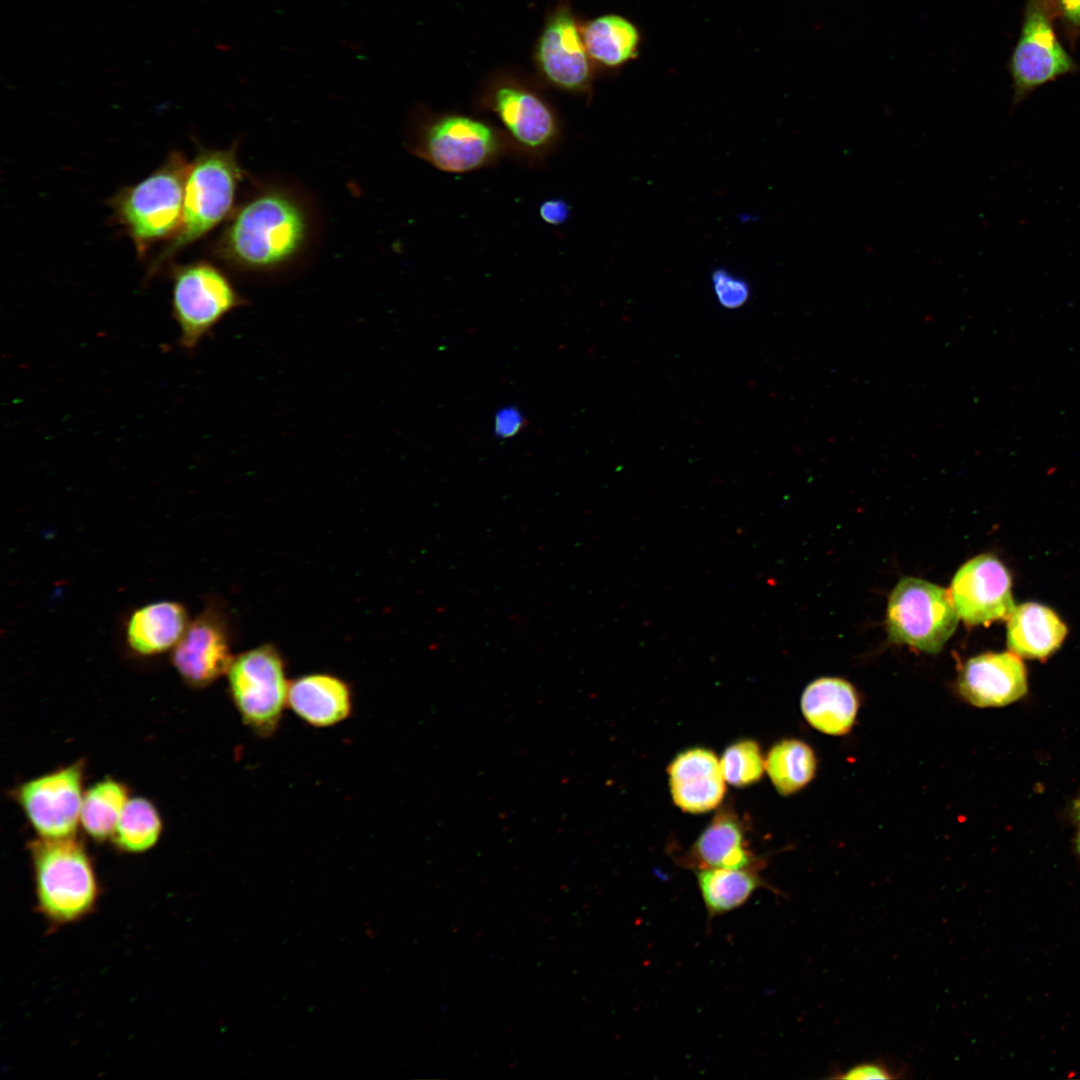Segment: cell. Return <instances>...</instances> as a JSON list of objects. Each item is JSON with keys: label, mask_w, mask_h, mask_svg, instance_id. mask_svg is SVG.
<instances>
[{"label": "cell", "mask_w": 1080, "mask_h": 1080, "mask_svg": "<svg viewBox=\"0 0 1080 1080\" xmlns=\"http://www.w3.org/2000/svg\"><path fill=\"white\" fill-rule=\"evenodd\" d=\"M1067 628L1050 608L1028 602L1015 606L1008 618L1007 644L1025 658L1044 659L1062 644Z\"/></svg>", "instance_id": "44dd1931"}, {"label": "cell", "mask_w": 1080, "mask_h": 1080, "mask_svg": "<svg viewBox=\"0 0 1080 1080\" xmlns=\"http://www.w3.org/2000/svg\"><path fill=\"white\" fill-rule=\"evenodd\" d=\"M243 177L236 145L226 150H199L186 176L180 227L150 263L146 280L159 273L178 252L230 217Z\"/></svg>", "instance_id": "7a4b0ae2"}, {"label": "cell", "mask_w": 1080, "mask_h": 1080, "mask_svg": "<svg viewBox=\"0 0 1080 1080\" xmlns=\"http://www.w3.org/2000/svg\"><path fill=\"white\" fill-rule=\"evenodd\" d=\"M1011 586L1010 573L1003 563L993 555L981 554L959 568L950 595L965 623L989 624L1012 614L1015 604Z\"/></svg>", "instance_id": "4fadbf2b"}, {"label": "cell", "mask_w": 1080, "mask_h": 1080, "mask_svg": "<svg viewBox=\"0 0 1080 1080\" xmlns=\"http://www.w3.org/2000/svg\"><path fill=\"white\" fill-rule=\"evenodd\" d=\"M765 769L777 792L787 796L798 792L813 779L817 759L805 742L783 739L770 748Z\"/></svg>", "instance_id": "cb8c5ba5"}, {"label": "cell", "mask_w": 1080, "mask_h": 1080, "mask_svg": "<svg viewBox=\"0 0 1080 1080\" xmlns=\"http://www.w3.org/2000/svg\"><path fill=\"white\" fill-rule=\"evenodd\" d=\"M686 863L704 868H760L761 860L749 849L743 823L728 807L719 810L691 846Z\"/></svg>", "instance_id": "e0dca14e"}, {"label": "cell", "mask_w": 1080, "mask_h": 1080, "mask_svg": "<svg viewBox=\"0 0 1080 1080\" xmlns=\"http://www.w3.org/2000/svg\"><path fill=\"white\" fill-rule=\"evenodd\" d=\"M227 676L242 722L256 736H273L288 706L290 685L279 651L271 644L248 650L234 658Z\"/></svg>", "instance_id": "52a82bcc"}, {"label": "cell", "mask_w": 1080, "mask_h": 1080, "mask_svg": "<svg viewBox=\"0 0 1080 1080\" xmlns=\"http://www.w3.org/2000/svg\"><path fill=\"white\" fill-rule=\"evenodd\" d=\"M1074 813L1078 823L1077 849L1080 854V798L1074 803Z\"/></svg>", "instance_id": "d6a6232c"}, {"label": "cell", "mask_w": 1080, "mask_h": 1080, "mask_svg": "<svg viewBox=\"0 0 1080 1080\" xmlns=\"http://www.w3.org/2000/svg\"><path fill=\"white\" fill-rule=\"evenodd\" d=\"M189 165L181 152L172 151L153 173L109 199L113 219L130 237L139 258L177 233Z\"/></svg>", "instance_id": "3957f363"}, {"label": "cell", "mask_w": 1080, "mask_h": 1080, "mask_svg": "<svg viewBox=\"0 0 1080 1080\" xmlns=\"http://www.w3.org/2000/svg\"><path fill=\"white\" fill-rule=\"evenodd\" d=\"M858 695L847 681L823 677L811 682L802 693L801 710L816 730L833 736L847 734L855 723Z\"/></svg>", "instance_id": "d6986e66"}, {"label": "cell", "mask_w": 1080, "mask_h": 1080, "mask_svg": "<svg viewBox=\"0 0 1080 1080\" xmlns=\"http://www.w3.org/2000/svg\"><path fill=\"white\" fill-rule=\"evenodd\" d=\"M161 830L156 807L149 800L137 797L128 799L112 837L120 849L138 853L154 846Z\"/></svg>", "instance_id": "484cf974"}, {"label": "cell", "mask_w": 1080, "mask_h": 1080, "mask_svg": "<svg viewBox=\"0 0 1080 1080\" xmlns=\"http://www.w3.org/2000/svg\"><path fill=\"white\" fill-rule=\"evenodd\" d=\"M958 619L950 593L923 579L902 578L889 596L887 628L894 643L937 653L954 633Z\"/></svg>", "instance_id": "9c48e42d"}, {"label": "cell", "mask_w": 1080, "mask_h": 1080, "mask_svg": "<svg viewBox=\"0 0 1080 1080\" xmlns=\"http://www.w3.org/2000/svg\"><path fill=\"white\" fill-rule=\"evenodd\" d=\"M31 858L39 912L60 926L91 912L99 887L85 847L74 836L32 842Z\"/></svg>", "instance_id": "277c9868"}, {"label": "cell", "mask_w": 1080, "mask_h": 1080, "mask_svg": "<svg viewBox=\"0 0 1080 1080\" xmlns=\"http://www.w3.org/2000/svg\"><path fill=\"white\" fill-rule=\"evenodd\" d=\"M80 762L23 783L16 797L40 837L74 836L83 800Z\"/></svg>", "instance_id": "8fae6325"}, {"label": "cell", "mask_w": 1080, "mask_h": 1080, "mask_svg": "<svg viewBox=\"0 0 1080 1080\" xmlns=\"http://www.w3.org/2000/svg\"><path fill=\"white\" fill-rule=\"evenodd\" d=\"M539 216L549 225L558 226L565 223L571 213L569 203L560 198L544 200L538 209Z\"/></svg>", "instance_id": "1f68e13d"}, {"label": "cell", "mask_w": 1080, "mask_h": 1080, "mask_svg": "<svg viewBox=\"0 0 1080 1080\" xmlns=\"http://www.w3.org/2000/svg\"><path fill=\"white\" fill-rule=\"evenodd\" d=\"M483 106L499 121L513 155L537 164L557 147L562 136L558 115L531 87L513 81L496 83L484 96Z\"/></svg>", "instance_id": "ba28073f"}, {"label": "cell", "mask_w": 1080, "mask_h": 1080, "mask_svg": "<svg viewBox=\"0 0 1080 1080\" xmlns=\"http://www.w3.org/2000/svg\"><path fill=\"white\" fill-rule=\"evenodd\" d=\"M835 1079H895L900 1076L883 1061L864 1062L831 1076Z\"/></svg>", "instance_id": "f1b7e54d"}, {"label": "cell", "mask_w": 1080, "mask_h": 1080, "mask_svg": "<svg viewBox=\"0 0 1080 1080\" xmlns=\"http://www.w3.org/2000/svg\"><path fill=\"white\" fill-rule=\"evenodd\" d=\"M1056 14L1070 41L1080 35V0H1052Z\"/></svg>", "instance_id": "f546056e"}, {"label": "cell", "mask_w": 1080, "mask_h": 1080, "mask_svg": "<svg viewBox=\"0 0 1080 1080\" xmlns=\"http://www.w3.org/2000/svg\"><path fill=\"white\" fill-rule=\"evenodd\" d=\"M536 65L543 78L565 92L583 93L592 80L591 58L582 29L566 6L547 19L535 50Z\"/></svg>", "instance_id": "7c38bea8"}, {"label": "cell", "mask_w": 1080, "mask_h": 1080, "mask_svg": "<svg viewBox=\"0 0 1080 1080\" xmlns=\"http://www.w3.org/2000/svg\"><path fill=\"white\" fill-rule=\"evenodd\" d=\"M720 766L727 783L735 787H747L762 778L765 760L756 741L742 739L724 750Z\"/></svg>", "instance_id": "4316f807"}, {"label": "cell", "mask_w": 1080, "mask_h": 1080, "mask_svg": "<svg viewBox=\"0 0 1080 1080\" xmlns=\"http://www.w3.org/2000/svg\"><path fill=\"white\" fill-rule=\"evenodd\" d=\"M582 29L586 50L596 63L616 68L637 54L640 35L626 18L608 14L589 21Z\"/></svg>", "instance_id": "7402d4cb"}, {"label": "cell", "mask_w": 1080, "mask_h": 1080, "mask_svg": "<svg viewBox=\"0 0 1080 1080\" xmlns=\"http://www.w3.org/2000/svg\"><path fill=\"white\" fill-rule=\"evenodd\" d=\"M957 689L962 698L976 707L1004 706L1027 692L1026 670L1013 652L984 653L963 665Z\"/></svg>", "instance_id": "9a60e30c"}, {"label": "cell", "mask_w": 1080, "mask_h": 1080, "mask_svg": "<svg viewBox=\"0 0 1080 1080\" xmlns=\"http://www.w3.org/2000/svg\"><path fill=\"white\" fill-rule=\"evenodd\" d=\"M670 793L682 811L700 814L717 808L726 793L720 760L707 748L678 753L667 767Z\"/></svg>", "instance_id": "2e32d148"}, {"label": "cell", "mask_w": 1080, "mask_h": 1080, "mask_svg": "<svg viewBox=\"0 0 1080 1080\" xmlns=\"http://www.w3.org/2000/svg\"><path fill=\"white\" fill-rule=\"evenodd\" d=\"M308 217L301 203L281 190L261 192L234 209L214 252L241 270H271L292 260L304 247Z\"/></svg>", "instance_id": "6da1fadb"}, {"label": "cell", "mask_w": 1080, "mask_h": 1080, "mask_svg": "<svg viewBox=\"0 0 1080 1080\" xmlns=\"http://www.w3.org/2000/svg\"><path fill=\"white\" fill-rule=\"evenodd\" d=\"M171 313L179 345L193 351L230 312L245 304L225 273L208 261L172 265Z\"/></svg>", "instance_id": "8992f818"}, {"label": "cell", "mask_w": 1080, "mask_h": 1080, "mask_svg": "<svg viewBox=\"0 0 1080 1080\" xmlns=\"http://www.w3.org/2000/svg\"><path fill=\"white\" fill-rule=\"evenodd\" d=\"M407 146L417 158L453 174L487 168L513 155L499 127L462 113L420 118L409 134Z\"/></svg>", "instance_id": "5b68a950"}, {"label": "cell", "mask_w": 1080, "mask_h": 1080, "mask_svg": "<svg viewBox=\"0 0 1080 1080\" xmlns=\"http://www.w3.org/2000/svg\"><path fill=\"white\" fill-rule=\"evenodd\" d=\"M234 658L227 620L215 607L189 623L171 655L180 676L194 688L207 687L227 674Z\"/></svg>", "instance_id": "5bb4252c"}, {"label": "cell", "mask_w": 1080, "mask_h": 1080, "mask_svg": "<svg viewBox=\"0 0 1080 1080\" xmlns=\"http://www.w3.org/2000/svg\"><path fill=\"white\" fill-rule=\"evenodd\" d=\"M189 618L183 605L158 601L136 609L126 625L129 647L139 655H155L173 649L184 635Z\"/></svg>", "instance_id": "ffe728a7"}, {"label": "cell", "mask_w": 1080, "mask_h": 1080, "mask_svg": "<svg viewBox=\"0 0 1080 1080\" xmlns=\"http://www.w3.org/2000/svg\"><path fill=\"white\" fill-rule=\"evenodd\" d=\"M128 799L127 788L118 781L106 779L94 784L83 795L81 825L96 840L112 837Z\"/></svg>", "instance_id": "d4e9b609"}, {"label": "cell", "mask_w": 1080, "mask_h": 1080, "mask_svg": "<svg viewBox=\"0 0 1080 1080\" xmlns=\"http://www.w3.org/2000/svg\"><path fill=\"white\" fill-rule=\"evenodd\" d=\"M696 872L697 885L710 917L741 907L756 890L767 886L756 868H704Z\"/></svg>", "instance_id": "603a6c76"}, {"label": "cell", "mask_w": 1080, "mask_h": 1080, "mask_svg": "<svg viewBox=\"0 0 1080 1080\" xmlns=\"http://www.w3.org/2000/svg\"><path fill=\"white\" fill-rule=\"evenodd\" d=\"M712 286L718 303L726 309H737L743 306L751 294L746 280L723 268L713 271Z\"/></svg>", "instance_id": "83f0119b"}, {"label": "cell", "mask_w": 1080, "mask_h": 1080, "mask_svg": "<svg viewBox=\"0 0 1080 1080\" xmlns=\"http://www.w3.org/2000/svg\"><path fill=\"white\" fill-rule=\"evenodd\" d=\"M350 686L328 673L303 675L290 682L289 708L304 722L324 728L346 720L353 707Z\"/></svg>", "instance_id": "ac0fdd59"}, {"label": "cell", "mask_w": 1080, "mask_h": 1080, "mask_svg": "<svg viewBox=\"0 0 1080 1080\" xmlns=\"http://www.w3.org/2000/svg\"><path fill=\"white\" fill-rule=\"evenodd\" d=\"M524 423V418L517 408L505 407L496 413L494 432L499 437L509 438L518 433Z\"/></svg>", "instance_id": "4dcf8cb0"}, {"label": "cell", "mask_w": 1080, "mask_h": 1080, "mask_svg": "<svg viewBox=\"0 0 1080 1080\" xmlns=\"http://www.w3.org/2000/svg\"><path fill=\"white\" fill-rule=\"evenodd\" d=\"M1055 17L1052 0H1026L1020 36L1009 62L1014 108L1037 88L1079 69L1057 38Z\"/></svg>", "instance_id": "30bf717a"}]
</instances>
